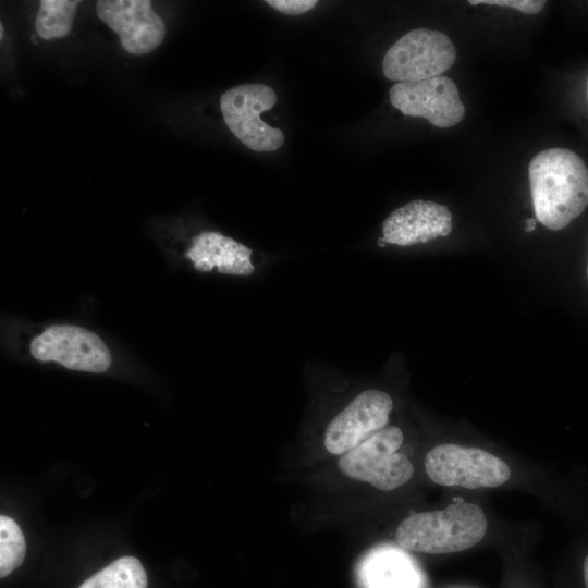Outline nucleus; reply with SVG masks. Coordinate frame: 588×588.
<instances>
[{
	"label": "nucleus",
	"mask_w": 588,
	"mask_h": 588,
	"mask_svg": "<svg viewBox=\"0 0 588 588\" xmlns=\"http://www.w3.org/2000/svg\"><path fill=\"white\" fill-rule=\"evenodd\" d=\"M26 542L16 522L7 516H0V577L4 578L24 561Z\"/></svg>",
	"instance_id": "2eb2a0df"
},
{
	"label": "nucleus",
	"mask_w": 588,
	"mask_h": 588,
	"mask_svg": "<svg viewBox=\"0 0 588 588\" xmlns=\"http://www.w3.org/2000/svg\"><path fill=\"white\" fill-rule=\"evenodd\" d=\"M30 353L37 360H53L72 370L103 372L111 365V354L103 341L76 326L48 327L32 341Z\"/></svg>",
	"instance_id": "6e6552de"
},
{
	"label": "nucleus",
	"mask_w": 588,
	"mask_h": 588,
	"mask_svg": "<svg viewBox=\"0 0 588 588\" xmlns=\"http://www.w3.org/2000/svg\"><path fill=\"white\" fill-rule=\"evenodd\" d=\"M369 581L371 588H413L414 575L404 560L387 555L372 564Z\"/></svg>",
	"instance_id": "dca6fc26"
},
{
	"label": "nucleus",
	"mask_w": 588,
	"mask_h": 588,
	"mask_svg": "<svg viewBox=\"0 0 588 588\" xmlns=\"http://www.w3.org/2000/svg\"><path fill=\"white\" fill-rule=\"evenodd\" d=\"M587 95H588V82H587Z\"/></svg>",
	"instance_id": "4be33fe9"
},
{
	"label": "nucleus",
	"mask_w": 588,
	"mask_h": 588,
	"mask_svg": "<svg viewBox=\"0 0 588 588\" xmlns=\"http://www.w3.org/2000/svg\"><path fill=\"white\" fill-rule=\"evenodd\" d=\"M78 588H147V574L138 559L122 556L87 578Z\"/></svg>",
	"instance_id": "ddd939ff"
},
{
	"label": "nucleus",
	"mask_w": 588,
	"mask_h": 588,
	"mask_svg": "<svg viewBox=\"0 0 588 588\" xmlns=\"http://www.w3.org/2000/svg\"><path fill=\"white\" fill-rule=\"evenodd\" d=\"M425 469L438 485L467 489L498 487L511 476L507 464L495 455L452 443L431 449L425 457Z\"/></svg>",
	"instance_id": "423d86ee"
},
{
	"label": "nucleus",
	"mask_w": 588,
	"mask_h": 588,
	"mask_svg": "<svg viewBox=\"0 0 588 588\" xmlns=\"http://www.w3.org/2000/svg\"><path fill=\"white\" fill-rule=\"evenodd\" d=\"M275 102L277 95L270 86L252 83L224 91L220 109L226 126L238 140L252 150L266 152L279 149L284 143L283 132L260 118Z\"/></svg>",
	"instance_id": "39448f33"
},
{
	"label": "nucleus",
	"mask_w": 588,
	"mask_h": 588,
	"mask_svg": "<svg viewBox=\"0 0 588 588\" xmlns=\"http://www.w3.org/2000/svg\"><path fill=\"white\" fill-rule=\"evenodd\" d=\"M78 0H41L36 16L37 34L44 39L65 37L72 27Z\"/></svg>",
	"instance_id": "4468645a"
},
{
	"label": "nucleus",
	"mask_w": 588,
	"mask_h": 588,
	"mask_svg": "<svg viewBox=\"0 0 588 588\" xmlns=\"http://www.w3.org/2000/svg\"><path fill=\"white\" fill-rule=\"evenodd\" d=\"M486 531L487 519L481 509L457 502L441 511L409 515L399 525L396 540L406 550L445 554L471 548Z\"/></svg>",
	"instance_id": "f03ea898"
},
{
	"label": "nucleus",
	"mask_w": 588,
	"mask_h": 588,
	"mask_svg": "<svg viewBox=\"0 0 588 588\" xmlns=\"http://www.w3.org/2000/svg\"><path fill=\"white\" fill-rule=\"evenodd\" d=\"M468 3L471 5L489 4L507 7L526 14H536L544 8L547 2L543 0H469Z\"/></svg>",
	"instance_id": "f3484780"
},
{
	"label": "nucleus",
	"mask_w": 588,
	"mask_h": 588,
	"mask_svg": "<svg viewBox=\"0 0 588 588\" xmlns=\"http://www.w3.org/2000/svg\"><path fill=\"white\" fill-rule=\"evenodd\" d=\"M389 96L391 105L404 115L424 118L437 127L454 126L465 115L458 88L445 75L396 83Z\"/></svg>",
	"instance_id": "1a4fd4ad"
},
{
	"label": "nucleus",
	"mask_w": 588,
	"mask_h": 588,
	"mask_svg": "<svg viewBox=\"0 0 588 588\" xmlns=\"http://www.w3.org/2000/svg\"><path fill=\"white\" fill-rule=\"evenodd\" d=\"M403 439L399 427H384L342 454L338 466L352 479L368 482L382 491L393 490L407 482L414 473L411 461L397 452Z\"/></svg>",
	"instance_id": "7ed1b4c3"
},
{
	"label": "nucleus",
	"mask_w": 588,
	"mask_h": 588,
	"mask_svg": "<svg viewBox=\"0 0 588 588\" xmlns=\"http://www.w3.org/2000/svg\"><path fill=\"white\" fill-rule=\"evenodd\" d=\"M266 2L277 11L287 15L306 13L318 3L316 0H267Z\"/></svg>",
	"instance_id": "a211bd4d"
},
{
	"label": "nucleus",
	"mask_w": 588,
	"mask_h": 588,
	"mask_svg": "<svg viewBox=\"0 0 588 588\" xmlns=\"http://www.w3.org/2000/svg\"><path fill=\"white\" fill-rule=\"evenodd\" d=\"M583 569H584V583H585V587L588 588V554H587V556H586L585 560H584Z\"/></svg>",
	"instance_id": "6ab92c4d"
},
{
	"label": "nucleus",
	"mask_w": 588,
	"mask_h": 588,
	"mask_svg": "<svg viewBox=\"0 0 588 588\" xmlns=\"http://www.w3.org/2000/svg\"><path fill=\"white\" fill-rule=\"evenodd\" d=\"M456 49L442 32L417 28L397 39L382 60L390 81L417 82L442 75L454 63Z\"/></svg>",
	"instance_id": "20e7f679"
},
{
	"label": "nucleus",
	"mask_w": 588,
	"mask_h": 588,
	"mask_svg": "<svg viewBox=\"0 0 588 588\" xmlns=\"http://www.w3.org/2000/svg\"><path fill=\"white\" fill-rule=\"evenodd\" d=\"M186 257L201 272L217 269L223 274L249 275L255 271L252 249L215 231H204L194 236Z\"/></svg>",
	"instance_id": "f8f14e48"
},
{
	"label": "nucleus",
	"mask_w": 588,
	"mask_h": 588,
	"mask_svg": "<svg viewBox=\"0 0 588 588\" xmlns=\"http://www.w3.org/2000/svg\"><path fill=\"white\" fill-rule=\"evenodd\" d=\"M536 228V220L530 218L525 221V231L532 232Z\"/></svg>",
	"instance_id": "aec40b11"
},
{
	"label": "nucleus",
	"mask_w": 588,
	"mask_h": 588,
	"mask_svg": "<svg viewBox=\"0 0 588 588\" xmlns=\"http://www.w3.org/2000/svg\"><path fill=\"white\" fill-rule=\"evenodd\" d=\"M452 231V213L444 205L416 199L392 211L382 223L378 245L412 246L448 236Z\"/></svg>",
	"instance_id": "9b49d317"
},
{
	"label": "nucleus",
	"mask_w": 588,
	"mask_h": 588,
	"mask_svg": "<svg viewBox=\"0 0 588 588\" xmlns=\"http://www.w3.org/2000/svg\"><path fill=\"white\" fill-rule=\"evenodd\" d=\"M536 218L550 230L567 226L588 205V168L574 151L550 148L528 167Z\"/></svg>",
	"instance_id": "f257e3e1"
},
{
	"label": "nucleus",
	"mask_w": 588,
	"mask_h": 588,
	"mask_svg": "<svg viewBox=\"0 0 588 588\" xmlns=\"http://www.w3.org/2000/svg\"><path fill=\"white\" fill-rule=\"evenodd\" d=\"M393 408L391 396L377 389L355 395L327 425L323 444L342 455L387 427Z\"/></svg>",
	"instance_id": "0eeeda50"
},
{
	"label": "nucleus",
	"mask_w": 588,
	"mask_h": 588,
	"mask_svg": "<svg viewBox=\"0 0 588 588\" xmlns=\"http://www.w3.org/2000/svg\"><path fill=\"white\" fill-rule=\"evenodd\" d=\"M0 33H1L0 38L2 39L3 38V25L2 24H1V32Z\"/></svg>",
	"instance_id": "412c9836"
},
{
	"label": "nucleus",
	"mask_w": 588,
	"mask_h": 588,
	"mask_svg": "<svg viewBox=\"0 0 588 588\" xmlns=\"http://www.w3.org/2000/svg\"><path fill=\"white\" fill-rule=\"evenodd\" d=\"M96 10L98 17L119 35L123 49L131 54H147L163 41L164 23L149 0H99Z\"/></svg>",
	"instance_id": "9d476101"
},
{
	"label": "nucleus",
	"mask_w": 588,
	"mask_h": 588,
	"mask_svg": "<svg viewBox=\"0 0 588 588\" xmlns=\"http://www.w3.org/2000/svg\"><path fill=\"white\" fill-rule=\"evenodd\" d=\"M587 277H588V265H587Z\"/></svg>",
	"instance_id": "5701e85b"
}]
</instances>
